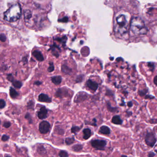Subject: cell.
I'll list each match as a JSON object with an SVG mask.
<instances>
[{
  "mask_svg": "<svg viewBox=\"0 0 157 157\" xmlns=\"http://www.w3.org/2000/svg\"><path fill=\"white\" fill-rule=\"evenodd\" d=\"M114 30L118 36H124L128 33V23L125 16L121 15L116 19Z\"/></svg>",
  "mask_w": 157,
  "mask_h": 157,
  "instance_id": "1",
  "label": "cell"
},
{
  "mask_svg": "<svg viewBox=\"0 0 157 157\" xmlns=\"http://www.w3.org/2000/svg\"><path fill=\"white\" fill-rule=\"evenodd\" d=\"M130 29L133 33L138 35H146L148 32L144 22L139 17L132 18L130 23Z\"/></svg>",
  "mask_w": 157,
  "mask_h": 157,
  "instance_id": "2",
  "label": "cell"
},
{
  "mask_svg": "<svg viewBox=\"0 0 157 157\" xmlns=\"http://www.w3.org/2000/svg\"><path fill=\"white\" fill-rule=\"evenodd\" d=\"M0 124H1V121H0Z\"/></svg>",
  "mask_w": 157,
  "mask_h": 157,
  "instance_id": "44",
  "label": "cell"
},
{
  "mask_svg": "<svg viewBox=\"0 0 157 157\" xmlns=\"http://www.w3.org/2000/svg\"><path fill=\"white\" fill-rule=\"evenodd\" d=\"M92 147L96 150H104L106 147L107 142L103 140L96 139L91 141Z\"/></svg>",
  "mask_w": 157,
  "mask_h": 157,
  "instance_id": "4",
  "label": "cell"
},
{
  "mask_svg": "<svg viewBox=\"0 0 157 157\" xmlns=\"http://www.w3.org/2000/svg\"><path fill=\"white\" fill-rule=\"evenodd\" d=\"M74 141H75V139L73 137L67 138L65 140V142L67 145H71L72 143H74Z\"/></svg>",
  "mask_w": 157,
  "mask_h": 157,
  "instance_id": "23",
  "label": "cell"
},
{
  "mask_svg": "<svg viewBox=\"0 0 157 157\" xmlns=\"http://www.w3.org/2000/svg\"><path fill=\"white\" fill-rule=\"evenodd\" d=\"M112 122L115 124L121 125L123 124V120L119 116L115 115L112 118Z\"/></svg>",
  "mask_w": 157,
  "mask_h": 157,
  "instance_id": "14",
  "label": "cell"
},
{
  "mask_svg": "<svg viewBox=\"0 0 157 157\" xmlns=\"http://www.w3.org/2000/svg\"><path fill=\"white\" fill-rule=\"evenodd\" d=\"M147 66L150 69V70L153 72L154 71V69H155V64H154V63H152V62H149L148 63Z\"/></svg>",
  "mask_w": 157,
  "mask_h": 157,
  "instance_id": "27",
  "label": "cell"
},
{
  "mask_svg": "<svg viewBox=\"0 0 157 157\" xmlns=\"http://www.w3.org/2000/svg\"><path fill=\"white\" fill-rule=\"evenodd\" d=\"M38 100L43 102L50 103L52 102V99L47 94H41L39 95Z\"/></svg>",
  "mask_w": 157,
  "mask_h": 157,
  "instance_id": "11",
  "label": "cell"
},
{
  "mask_svg": "<svg viewBox=\"0 0 157 157\" xmlns=\"http://www.w3.org/2000/svg\"><path fill=\"white\" fill-rule=\"evenodd\" d=\"M61 71L66 75H70L72 73V69L69 67H68L67 65H62L61 67Z\"/></svg>",
  "mask_w": 157,
  "mask_h": 157,
  "instance_id": "13",
  "label": "cell"
},
{
  "mask_svg": "<svg viewBox=\"0 0 157 157\" xmlns=\"http://www.w3.org/2000/svg\"><path fill=\"white\" fill-rule=\"evenodd\" d=\"M153 82L156 86L157 83V76H155L154 77V79H153Z\"/></svg>",
  "mask_w": 157,
  "mask_h": 157,
  "instance_id": "40",
  "label": "cell"
},
{
  "mask_svg": "<svg viewBox=\"0 0 157 157\" xmlns=\"http://www.w3.org/2000/svg\"><path fill=\"white\" fill-rule=\"evenodd\" d=\"M147 90H146V89H145V90H142L139 91L138 93L140 96H143L146 95V94L147 93Z\"/></svg>",
  "mask_w": 157,
  "mask_h": 157,
  "instance_id": "31",
  "label": "cell"
},
{
  "mask_svg": "<svg viewBox=\"0 0 157 157\" xmlns=\"http://www.w3.org/2000/svg\"><path fill=\"white\" fill-rule=\"evenodd\" d=\"M82 148H83V146L81 144H79L73 145L71 147L72 150L73 151H75V152H78V151H81L82 149Z\"/></svg>",
  "mask_w": 157,
  "mask_h": 157,
  "instance_id": "19",
  "label": "cell"
},
{
  "mask_svg": "<svg viewBox=\"0 0 157 157\" xmlns=\"http://www.w3.org/2000/svg\"><path fill=\"white\" fill-rule=\"evenodd\" d=\"M34 106V102L33 101H29L27 105L28 109H33Z\"/></svg>",
  "mask_w": 157,
  "mask_h": 157,
  "instance_id": "29",
  "label": "cell"
},
{
  "mask_svg": "<svg viewBox=\"0 0 157 157\" xmlns=\"http://www.w3.org/2000/svg\"><path fill=\"white\" fill-rule=\"evenodd\" d=\"M38 151L39 154H41V155L45 154L46 152L45 149L43 147H40L38 149Z\"/></svg>",
  "mask_w": 157,
  "mask_h": 157,
  "instance_id": "28",
  "label": "cell"
},
{
  "mask_svg": "<svg viewBox=\"0 0 157 157\" xmlns=\"http://www.w3.org/2000/svg\"><path fill=\"white\" fill-rule=\"evenodd\" d=\"M62 77L60 76H55L51 78L52 82L56 85H59L62 82Z\"/></svg>",
  "mask_w": 157,
  "mask_h": 157,
  "instance_id": "16",
  "label": "cell"
},
{
  "mask_svg": "<svg viewBox=\"0 0 157 157\" xmlns=\"http://www.w3.org/2000/svg\"><path fill=\"white\" fill-rule=\"evenodd\" d=\"M156 141L157 139L153 133L149 132L147 133L145 137V142L147 145L152 147L156 144Z\"/></svg>",
  "mask_w": 157,
  "mask_h": 157,
  "instance_id": "5",
  "label": "cell"
},
{
  "mask_svg": "<svg viewBox=\"0 0 157 157\" xmlns=\"http://www.w3.org/2000/svg\"><path fill=\"white\" fill-rule=\"evenodd\" d=\"M12 82L13 86L17 89H20L22 86V83L19 81L14 80Z\"/></svg>",
  "mask_w": 157,
  "mask_h": 157,
  "instance_id": "22",
  "label": "cell"
},
{
  "mask_svg": "<svg viewBox=\"0 0 157 157\" xmlns=\"http://www.w3.org/2000/svg\"><path fill=\"white\" fill-rule=\"evenodd\" d=\"M9 139H10V136L6 135H3L2 137V140L3 141H7V140H9Z\"/></svg>",
  "mask_w": 157,
  "mask_h": 157,
  "instance_id": "35",
  "label": "cell"
},
{
  "mask_svg": "<svg viewBox=\"0 0 157 157\" xmlns=\"http://www.w3.org/2000/svg\"><path fill=\"white\" fill-rule=\"evenodd\" d=\"M82 132L83 134V138L85 140L90 138L91 136V131L90 128H84L82 131Z\"/></svg>",
  "mask_w": 157,
  "mask_h": 157,
  "instance_id": "15",
  "label": "cell"
},
{
  "mask_svg": "<svg viewBox=\"0 0 157 157\" xmlns=\"http://www.w3.org/2000/svg\"><path fill=\"white\" fill-rule=\"evenodd\" d=\"M82 127L76 126H72L71 128V133H73L74 134H76L77 133L79 132L81 129Z\"/></svg>",
  "mask_w": 157,
  "mask_h": 157,
  "instance_id": "21",
  "label": "cell"
},
{
  "mask_svg": "<svg viewBox=\"0 0 157 157\" xmlns=\"http://www.w3.org/2000/svg\"><path fill=\"white\" fill-rule=\"evenodd\" d=\"M10 93L11 97L13 99L17 98L19 95V94L12 87H11L10 89Z\"/></svg>",
  "mask_w": 157,
  "mask_h": 157,
  "instance_id": "20",
  "label": "cell"
},
{
  "mask_svg": "<svg viewBox=\"0 0 157 157\" xmlns=\"http://www.w3.org/2000/svg\"><path fill=\"white\" fill-rule=\"evenodd\" d=\"M25 117L26 119H27V120L29 121V123H30V124H32V123H33V120H32V117H31V115H30L29 113H27L26 114V115H25Z\"/></svg>",
  "mask_w": 157,
  "mask_h": 157,
  "instance_id": "33",
  "label": "cell"
},
{
  "mask_svg": "<svg viewBox=\"0 0 157 157\" xmlns=\"http://www.w3.org/2000/svg\"><path fill=\"white\" fill-rule=\"evenodd\" d=\"M42 82H41L39 81H37L35 82L34 83V85H40L41 84H42Z\"/></svg>",
  "mask_w": 157,
  "mask_h": 157,
  "instance_id": "41",
  "label": "cell"
},
{
  "mask_svg": "<svg viewBox=\"0 0 157 157\" xmlns=\"http://www.w3.org/2000/svg\"><path fill=\"white\" fill-rule=\"evenodd\" d=\"M155 98V97L151 95H147L145 97V99H152Z\"/></svg>",
  "mask_w": 157,
  "mask_h": 157,
  "instance_id": "38",
  "label": "cell"
},
{
  "mask_svg": "<svg viewBox=\"0 0 157 157\" xmlns=\"http://www.w3.org/2000/svg\"><path fill=\"white\" fill-rule=\"evenodd\" d=\"M6 39V37H5V36L3 35H0V40L2 41V42H4Z\"/></svg>",
  "mask_w": 157,
  "mask_h": 157,
  "instance_id": "37",
  "label": "cell"
},
{
  "mask_svg": "<svg viewBox=\"0 0 157 157\" xmlns=\"http://www.w3.org/2000/svg\"><path fill=\"white\" fill-rule=\"evenodd\" d=\"M86 87H88L89 89L93 91H95L98 88V84L95 81L92 80L91 79H89L87 82H86Z\"/></svg>",
  "mask_w": 157,
  "mask_h": 157,
  "instance_id": "8",
  "label": "cell"
},
{
  "mask_svg": "<svg viewBox=\"0 0 157 157\" xmlns=\"http://www.w3.org/2000/svg\"><path fill=\"white\" fill-rule=\"evenodd\" d=\"M155 156V153H154V152H149V153L148 154V157H154V156Z\"/></svg>",
  "mask_w": 157,
  "mask_h": 157,
  "instance_id": "42",
  "label": "cell"
},
{
  "mask_svg": "<svg viewBox=\"0 0 157 157\" xmlns=\"http://www.w3.org/2000/svg\"><path fill=\"white\" fill-rule=\"evenodd\" d=\"M47 109L45 106H43L40 108V111L37 113V115L39 119H44L47 118L48 116Z\"/></svg>",
  "mask_w": 157,
  "mask_h": 157,
  "instance_id": "9",
  "label": "cell"
},
{
  "mask_svg": "<svg viewBox=\"0 0 157 157\" xmlns=\"http://www.w3.org/2000/svg\"><path fill=\"white\" fill-rule=\"evenodd\" d=\"M21 15V10L19 4H15L7 10L4 13V19L10 22L18 21Z\"/></svg>",
  "mask_w": 157,
  "mask_h": 157,
  "instance_id": "3",
  "label": "cell"
},
{
  "mask_svg": "<svg viewBox=\"0 0 157 157\" xmlns=\"http://www.w3.org/2000/svg\"><path fill=\"white\" fill-rule=\"evenodd\" d=\"M11 126V123L9 122H6L3 124V126L6 128H8L10 127Z\"/></svg>",
  "mask_w": 157,
  "mask_h": 157,
  "instance_id": "36",
  "label": "cell"
},
{
  "mask_svg": "<svg viewBox=\"0 0 157 157\" xmlns=\"http://www.w3.org/2000/svg\"><path fill=\"white\" fill-rule=\"evenodd\" d=\"M33 55L38 61H42L44 60V58L43 55L41 54V52H39V51H34L33 53Z\"/></svg>",
  "mask_w": 157,
  "mask_h": 157,
  "instance_id": "17",
  "label": "cell"
},
{
  "mask_svg": "<svg viewBox=\"0 0 157 157\" xmlns=\"http://www.w3.org/2000/svg\"><path fill=\"white\" fill-rule=\"evenodd\" d=\"M96 123H97V120L95 118H94L93 119L92 122H88V121H85V124H90L91 125L94 126H96L97 124H96Z\"/></svg>",
  "mask_w": 157,
  "mask_h": 157,
  "instance_id": "25",
  "label": "cell"
},
{
  "mask_svg": "<svg viewBox=\"0 0 157 157\" xmlns=\"http://www.w3.org/2000/svg\"><path fill=\"white\" fill-rule=\"evenodd\" d=\"M106 107H107L108 111L111 112V113H115V112H118V108L112 106L110 101H107L106 102Z\"/></svg>",
  "mask_w": 157,
  "mask_h": 157,
  "instance_id": "18",
  "label": "cell"
},
{
  "mask_svg": "<svg viewBox=\"0 0 157 157\" xmlns=\"http://www.w3.org/2000/svg\"><path fill=\"white\" fill-rule=\"evenodd\" d=\"M59 157H67L69 156L67 152L63 150L60 151H59Z\"/></svg>",
  "mask_w": 157,
  "mask_h": 157,
  "instance_id": "26",
  "label": "cell"
},
{
  "mask_svg": "<svg viewBox=\"0 0 157 157\" xmlns=\"http://www.w3.org/2000/svg\"><path fill=\"white\" fill-rule=\"evenodd\" d=\"M99 132L103 135H109L111 133V129L108 126H102L99 129Z\"/></svg>",
  "mask_w": 157,
  "mask_h": 157,
  "instance_id": "12",
  "label": "cell"
},
{
  "mask_svg": "<svg viewBox=\"0 0 157 157\" xmlns=\"http://www.w3.org/2000/svg\"><path fill=\"white\" fill-rule=\"evenodd\" d=\"M68 95V91L65 88H60L57 90L56 93V96L59 98H62L67 97Z\"/></svg>",
  "mask_w": 157,
  "mask_h": 157,
  "instance_id": "10",
  "label": "cell"
},
{
  "mask_svg": "<svg viewBox=\"0 0 157 157\" xmlns=\"http://www.w3.org/2000/svg\"><path fill=\"white\" fill-rule=\"evenodd\" d=\"M6 105V102L4 100L1 99L0 100V109H2V108L5 107Z\"/></svg>",
  "mask_w": 157,
  "mask_h": 157,
  "instance_id": "32",
  "label": "cell"
},
{
  "mask_svg": "<svg viewBox=\"0 0 157 157\" xmlns=\"http://www.w3.org/2000/svg\"><path fill=\"white\" fill-rule=\"evenodd\" d=\"M50 128V124L48 122L44 121L40 123L39 124V129L41 134H47Z\"/></svg>",
  "mask_w": 157,
  "mask_h": 157,
  "instance_id": "7",
  "label": "cell"
},
{
  "mask_svg": "<svg viewBox=\"0 0 157 157\" xmlns=\"http://www.w3.org/2000/svg\"><path fill=\"white\" fill-rule=\"evenodd\" d=\"M7 78L11 82H13L15 80L14 77H13V76L12 74H9L8 75V77H7Z\"/></svg>",
  "mask_w": 157,
  "mask_h": 157,
  "instance_id": "34",
  "label": "cell"
},
{
  "mask_svg": "<svg viewBox=\"0 0 157 157\" xmlns=\"http://www.w3.org/2000/svg\"><path fill=\"white\" fill-rule=\"evenodd\" d=\"M88 98V94L84 92L81 91L78 93L74 98V102L76 103L82 102L87 100Z\"/></svg>",
  "mask_w": 157,
  "mask_h": 157,
  "instance_id": "6",
  "label": "cell"
},
{
  "mask_svg": "<svg viewBox=\"0 0 157 157\" xmlns=\"http://www.w3.org/2000/svg\"><path fill=\"white\" fill-rule=\"evenodd\" d=\"M128 106L129 107H132V105H133V103H132V102L131 101H129L128 103L127 104Z\"/></svg>",
  "mask_w": 157,
  "mask_h": 157,
  "instance_id": "43",
  "label": "cell"
},
{
  "mask_svg": "<svg viewBox=\"0 0 157 157\" xmlns=\"http://www.w3.org/2000/svg\"><path fill=\"white\" fill-rule=\"evenodd\" d=\"M84 76L83 75H79L77 76L76 79V82L77 83L81 82L84 79Z\"/></svg>",
  "mask_w": 157,
  "mask_h": 157,
  "instance_id": "24",
  "label": "cell"
},
{
  "mask_svg": "<svg viewBox=\"0 0 157 157\" xmlns=\"http://www.w3.org/2000/svg\"><path fill=\"white\" fill-rule=\"evenodd\" d=\"M54 70H55V67H54V65H53V62L49 63V67H48V72H52V71H54Z\"/></svg>",
  "mask_w": 157,
  "mask_h": 157,
  "instance_id": "30",
  "label": "cell"
},
{
  "mask_svg": "<svg viewBox=\"0 0 157 157\" xmlns=\"http://www.w3.org/2000/svg\"><path fill=\"white\" fill-rule=\"evenodd\" d=\"M106 95H109V96L110 95H113V94L112 93V92L111 91V90H106Z\"/></svg>",
  "mask_w": 157,
  "mask_h": 157,
  "instance_id": "39",
  "label": "cell"
}]
</instances>
